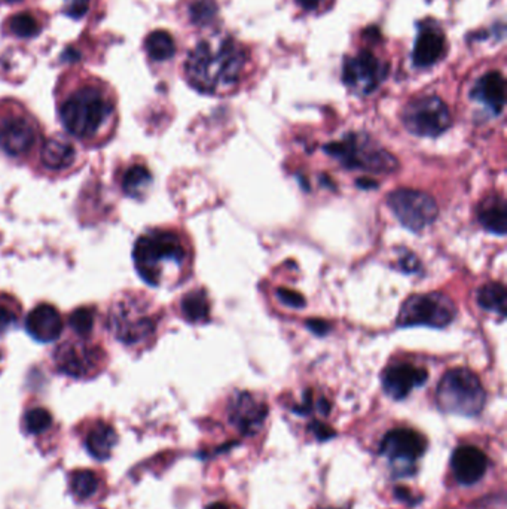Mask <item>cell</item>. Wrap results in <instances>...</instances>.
<instances>
[{"mask_svg":"<svg viewBox=\"0 0 507 509\" xmlns=\"http://www.w3.org/2000/svg\"><path fill=\"white\" fill-rule=\"evenodd\" d=\"M219 14L216 0H195L189 6V19L195 26L206 27L211 24Z\"/></svg>","mask_w":507,"mask_h":509,"instance_id":"cell-32","label":"cell"},{"mask_svg":"<svg viewBox=\"0 0 507 509\" xmlns=\"http://www.w3.org/2000/svg\"><path fill=\"white\" fill-rule=\"evenodd\" d=\"M63 328L61 313L53 304L41 302L26 317L27 334L39 343L56 341L60 338Z\"/></svg>","mask_w":507,"mask_h":509,"instance_id":"cell-17","label":"cell"},{"mask_svg":"<svg viewBox=\"0 0 507 509\" xmlns=\"http://www.w3.org/2000/svg\"><path fill=\"white\" fill-rule=\"evenodd\" d=\"M325 150L350 170H362L367 173H393L399 167L396 157L366 134H347L341 140L326 145Z\"/></svg>","mask_w":507,"mask_h":509,"instance_id":"cell-7","label":"cell"},{"mask_svg":"<svg viewBox=\"0 0 507 509\" xmlns=\"http://www.w3.org/2000/svg\"><path fill=\"white\" fill-rule=\"evenodd\" d=\"M429 379L427 371L421 366L399 362L388 366L382 374V387L384 392L396 399H404L415 387L424 384Z\"/></svg>","mask_w":507,"mask_h":509,"instance_id":"cell-15","label":"cell"},{"mask_svg":"<svg viewBox=\"0 0 507 509\" xmlns=\"http://www.w3.org/2000/svg\"><path fill=\"white\" fill-rule=\"evenodd\" d=\"M132 259L139 276L149 286L174 287L188 274L191 252L176 230L152 228L134 245Z\"/></svg>","mask_w":507,"mask_h":509,"instance_id":"cell-3","label":"cell"},{"mask_svg":"<svg viewBox=\"0 0 507 509\" xmlns=\"http://www.w3.org/2000/svg\"><path fill=\"white\" fill-rule=\"evenodd\" d=\"M426 450L427 439L419 432L408 428L390 431L380 446V453L390 461L397 477L411 475L412 468Z\"/></svg>","mask_w":507,"mask_h":509,"instance_id":"cell-12","label":"cell"},{"mask_svg":"<svg viewBox=\"0 0 507 509\" xmlns=\"http://www.w3.org/2000/svg\"><path fill=\"white\" fill-rule=\"evenodd\" d=\"M323 0H296V4L305 11H315Z\"/></svg>","mask_w":507,"mask_h":509,"instance_id":"cell-38","label":"cell"},{"mask_svg":"<svg viewBox=\"0 0 507 509\" xmlns=\"http://www.w3.org/2000/svg\"><path fill=\"white\" fill-rule=\"evenodd\" d=\"M247 61L244 46L231 36H216L197 43L184 63V75L204 94L229 93L240 82Z\"/></svg>","mask_w":507,"mask_h":509,"instance_id":"cell-2","label":"cell"},{"mask_svg":"<svg viewBox=\"0 0 507 509\" xmlns=\"http://www.w3.org/2000/svg\"><path fill=\"white\" fill-rule=\"evenodd\" d=\"M180 313L189 324L207 322L210 314V302L207 294L202 289H195L186 294L180 301Z\"/></svg>","mask_w":507,"mask_h":509,"instance_id":"cell-24","label":"cell"},{"mask_svg":"<svg viewBox=\"0 0 507 509\" xmlns=\"http://www.w3.org/2000/svg\"><path fill=\"white\" fill-rule=\"evenodd\" d=\"M394 495H396V498H397L399 500H404V502H409L411 505H414V502L411 500L414 496H412V493H411V491H409L408 488L397 487V488L394 490Z\"/></svg>","mask_w":507,"mask_h":509,"instance_id":"cell-37","label":"cell"},{"mask_svg":"<svg viewBox=\"0 0 507 509\" xmlns=\"http://www.w3.org/2000/svg\"><path fill=\"white\" fill-rule=\"evenodd\" d=\"M117 182H120L121 190L125 195L140 200L149 192L154 178H152L150 170L146 164L140 161H131L122 167Z\"/></svg>","mask_w":507,"mask_h":509,"instance_id":"cell-21","label":"cell"},{"mask_svg":"<svg viewBox=\"0 0 507 509\" xmlns=\"http://www.w3.org/2000/svg\"><path fill=\"white\" fill-rule=\"evenodd\" d=\"M470 97L479 101L493 113L500 115L506 105V79L500 72H489L484 75L475 87H473Z\"/></svg>","mask_w":507,"mask_h":509,"instance_id":"cell-20","label":"cell"},{"mask_svg":"<svg viewBox=\"0 0 507 509\" xmlns=\"http://www.w3.org/2000/svg\"><path fill=\"white\" fill-rule=\"evenodd\" d=\"M57 110L63 127L90 148L106 145L117 123L116 100L106 83L87 78L57 94Z\"/></svg>","mask_w":507,"mask_h":509,"instance_id":"cell-1","label":"cell"},{"mask_svg":"<svg viewBox=\"0 0 507 509\" xmlns=\"http://www.w3.org/2000/svg\"><path fill=\"white\" fill-rule=\"evenodd\" d=\"M69 485L72 495L79 500L93 499L101 487L98 473L91 469H78L70 473Z\"/></svg>","mask_w":507,"mask_h":509,"instance_id":"cell-25","label":"cell"},{"mask_svg":"<svg viewBox=\"0 0 507 509\" xmlns=\"http://www.w3.org/2000/svg\"><path fill=\"white\" fill-rule=\"evenodd\" d=\"M206 509H229V508L222 502H214V503L206 506Z\"/></svg>","mask_w":507,"mask_h":509,"instance_id":"cell-39","label":"cell"},{"mask_svg":"<svg viewBox=\"0 0 507 509\" xmlns=\"http://www.w3.org/2000/svg\"><path fill=\"white\" fill-rule=\"evenodd\" d=\"M147 56L155 61H167L176 54V45L172 35L165 30H155L145 41Z\"/></svg>","mask_w":507,"mask_h":509,"instance_id":"cell-26","label":"cell"},{"mask_svg":"<svg viewBox=\"0 0 507 509\" xmlns=\"http://www.w3.org/2000/svg\"><path fill=\"white\" fill-rule=\"evenodd\" d=\"M63 4L64 14L73 20L83 19L90 8V0H63Z\"/></svg>","mask_w":507,"mask_h":509,"instance_id":"cell-33","label":"cell"},{"mask_svg":"<svg viewBox=\"0 0 507 509\" xmlns=\"http://www.w3.org/2000/svg\"><path fill=\"white\" fill-rule=\"evenodd\" d=\"M445 49L446 39L442 29L436 23L421 24L414 43L412 63L417 67H430L444 57Z\"/></svg>","mask_w":507,"mask_h":509,"instance_id":"cell-19","label":"cell"},{"mask_svg":"<svg viewBox=\"0 0 507 509\" xmlns=\"http://www.w3.org/2000/svg\"><path fill=\"white\" fill-rule=\"evenodd\" d=\"M457 316V309L449 297L441 292L418 294L404 301L399 312L397 325L445 328Z\"/></svg>","mask_w":507,"mask_h":509,"instance_id":"cell-9","label":"cell"},{"mask_svg":"<svg viewBox=\"0 0 507 509\" xmlns=\"http://www.w3.org/2000/svg\"><path fill=\"white\" fill-rule=\"evenodd\" d=\"M2 358H4V351H2V349H0V361H2Z\"/></svg>","mask_w":507,"mask_h":509,"instance_id":"cell-41","label":"cell"},{"mask_svg":"<svg viewBox=\"0 0 507 509\" xmlns=\"http://www.w3.org/2000/svg\"><path fill=\"white\" fill-rule=\"evenodd\" d=\"M117 443V433L109 423L97 420L87 429L85 448L98 461H105Z\"/></svg>","mask_w":507,"mask_h":509,"instance_id":"cell-22","label":"cell"},{"mask_svg":"<svg viewBox=\"0 0 507 509\" xmlns=\"http://www.w3.org/2000/svg\"><path fill=\"white\" fill-rule=\"evenodd\" d=\"M54 364L61 374L76 380L93 379L106 368L108 353L94 338L73 336L57 346Z\"/></svg>","mask_w":507,"mask_h":509,"instance_id":"cell-8","label":"cell"},{"mask_svg":"<svg viewBox=\"0 0 507 509\" xmlns=\"http://www.w3.org/2000/svg\"><path fill=\"white\" fill-rule=\"evenodd\" d=\"M24 429L31 435H41L53 426V416L43 406H33L23 418Z\"/></svg>","mask_w":507,"mask_h":509,"instance_id":"cell-31","label":"cell"},{"mask_svg":"<svg viewBox=\"0 0 507 509\" xmlns=\"http://www.w3.org/2000/svg\"><path fill=\"white\" fill-rule=\"evenodd\" d=\"M485 401L479 377L466 368L448 371L436 389V403L448 414L475 417L484 410Z\"/></svg>","mask_w":507,"mask_h":509,"instance_id":"cell-6","label":"cell"},{"mask_svg":"<svg viewBox=\"0 0 507 509\" xmlns=\"http://www.w3.org/2000/svg\"><path fill=\"white\" fill-rule=\"evenodd\" d=\"M310 429L314 432L315 438L320 441H326V439L335 436V432L329 426H326V424L320 423V421H314L313 424H310Z\"/></svg>","mask_w":507,"mask_h":509,"instance_id":"cell-35","label":"cell"},{"mask_svg":"<svg viewBox=\"0 0 507 509\" xmlns=\"http://www.w3.org/2000/svg\"><path fill=\"white\" fill-rule=\"evenodd\" d=\"M390 66L380 61L370 51H360L357 56L344 61L343 82L356 94L367 96L374 93L385 81Z\"/></svg>","mask_w":507,"mask_h":509,"instance_id":"cell-13","label":"cell"},{"mask_svg":"<svg viewBox=\"0 0 507 509\" xmlns=\"http://www.w3.org/2000/svg\"><path fill=\"white\" fill-rule=\"evenodd\" d=\"M478 219L486 231L504 235L507 230V207L504 198L500 195L485 198L479 205Z\"/></svg>","mask_w":507,"mask_h":509,"instance_id":"cell-23","label":"cell"},{"mask_svg":"<svg viewBox=\"0 0 507 509\" xmlns=\"http://www.w3.org/2000/svg\"><path fill=\"white\" fill-rule=\"evenodd\" d=\"M97 310L93 305H82L69 316V327L76 336H93L97 327Z\"/></svg>","mask_w":507,"mask_h":509,"instance_id":"cell-28","label":"cell"},{"mask_svg":"<svg viewBox=\"0 0 507 509\" xmlns=\"http://www.w3.org/2000/svg\"><path fill=\"white\" fill-rule=\"evenodd\" d=\"M42 128L16 101L0 103V150L12 160H27L41 148Z\"/></svg>","mask_w":507,"mask_h":509,"instance_id":"cell-5","label":"cell"},{"mask_svg":"<svg viewBox=\"0 0 507 509\" xmlns=\"http://www.w3.org/2000/svg\"><path fill=\"white\" fill-rule=\"evenodd\" d=\"M363 38L367 39V41H372V42L381 41V31H380L378 27H367L363 31Z\"/></svg>","mask_w":507,"mask_h":509,"instance_id":"cell-36","label":"cell"},{"mask_svg":"<svg viewBox=\"0 0 507 509\" xmlns=\"http://www.w3.org/2000/svg\"><path fill=\"white\" fill-rule=\"evenodd\" d=\"M478 302L484 310L504 317L507 302L506 287L501 283H488L482 286L478 292Z\"/></svg>","mask_w":507,"mask_h":509,"instance_id":"cell-27","label":"cell"},{"mask_svg":"<svg viewBox=\"0 0 507 509\" xmlns=\"http://www.w3.org/2000/svg\"><path fill=\"white\" fill-rule=\"evenodd\" d=\"M2 2H5V4H16V2H21V0H2Z\"/></svg>","mask_w":507,"mask_h":509,"instance_id":"cell-40","label":"cell"},{"mask_svg":"<svg viewBox=\"0 0 507 509\" xmlns=\"http://www.w3.org/2000/svg\"><path fill=\"white\" fill-rule=\"evenodd\" d=\"M8 27L12 35L19 38H35L42 30L41 21L36 19V16H33L31 14L27 12H21L11 16L8 20Z\"/></svg>","mask_w":507,"mask_h":509,"instance_id":"cell-30","label":"cell"},{"mask_svg":"<svg viewBox=\"0 0 507 509\" xmlns=\"http://www.w3.org/2000/svg\"><path fill=\"white\" fill-rule=\"evenodd\" d=\"M403 125L419 138H436L451 125V112L437 96H422L407 105L402 113Z\"/></svg>","mask_w":507,"mask_h":509,"instance_id":"cell-10","label":"cell"},{"mask_svg":"<svg viewBox=\"0 0 507 509\" xmlns=\"http://www.w3.org/2000/svg\"><path fill=\"white\" fill-rule=\"evenodd\" d=\"M280 301L286 305H291V307H295V309H300L303 307V304H305V301H303V297L295 291H289V289H278L277 292Z\"/></svg>","mask_w":507,"mask_h":509,"instance_id":"cell-34","label":"cell"},{"mask_svg":"<svg viewBox=\"0 0 507 509\" xmlns=\"http://www.w3.org/2000/svg\"><path fill=\"white\" fill-rule=\"evenodd\" d=\"M80 154L75 142L64 134H54L39 148V165L49 175L63 176L79 165Z\"/></svg>","mask_w":507,"mask_h":509,"instance_id":"cell-14","label":"cell"},{"mask_svg":"<svg viewBox=\"0 0 507 509\" xmlns=\"http://www.w3.org/2000/svg\"><path fill=\"white\" fill-rule=\"evenodd\" d=\"M387 201L400 224L414 232L432 225L439 215L433 197L422 191L409 188L396 190L388 195Z\"/></svg>","mask_w":507,"mask_h":509,"instance_id":"cell-11","label":"cell"},{"mask_svg":"<svg viewBox=\"0 0 507 509\" xmlns=\"http://www.w3.org/2000/svg\"><path fill=\"white\" fill-rule=\"evenodd\" d=\"M488 463V456L475 446L457 447L451 457L454 477L463 485L479 483L486 473Z\"/></svg>","mask_w":507,"mask_h":509,"instance_id":"cell-18","label":"cell"},{"mask_svg":"<svg viewBox=\"0 0 507 509\" xmlns=\"http://www.w3.org/2000/svg\"><path fill=\"white\" fill-rule=\"evenodd\" d=\"M266 416V405L246 392L235 395L229 403V421L243 435H255Z\"/></svg>","mask_w":507,"mask_h":509,"instance_id":"cell-16","label":"cell"},{"mask_svg":"<svg viewBox=\"0 0 507 509\" xmlns=\"http://www.w3.org/2000/svg\"><path fill=\"white\" fill-rule=\"evenodd\" d=\"M108 327L127 349L143 350L154 343L157 336L158 314L146 295L139 291H125L112 301Z\"/></svg>","mask_w":507,"mask_h":509,"instance_id":"cell-4","label":"cell"},{"mask_svg":"<svg viewBox=\"0 0 507 509\" xmlns=\"http://www.w3.org/2000/svg\"><path fill=\"white\" fill-rule=\"evenodd\" d=\"M21 317V305L15 297L2 292L0 294V335L15 328Z\"/></svg>","mask_w":507,"mask_h":509,"instance_id":"cell-29","label":"cell"}]
</instances>
